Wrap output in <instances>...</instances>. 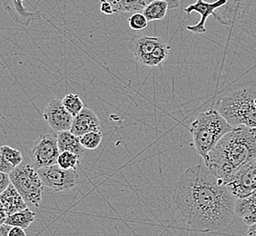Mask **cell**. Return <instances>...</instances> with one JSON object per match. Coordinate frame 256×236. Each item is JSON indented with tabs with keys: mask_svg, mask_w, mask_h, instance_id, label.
<instances>
[{
	"mask_svg": "<svg viewBox=\"0 0 256 236\" xmlns=\"http://www.w3.org/2000/svg\"><path fill=\"white\" fill-rule=\"evenodd\" d=\"M43 118L44 121L48 124L50 128L56 133L70 131L74 118L64 108L62 100L60 99H52L48 104L43 112Z\"/></svg>",
	"mask_w": 256,
	"mask_h": 236,
	"instance_id": "obj_10",
	"label": "cell"
},
{
	"mask_svg": "<svg viewBox=\"0 0 256 236\" xmlns=\"http://www.w3.org/2000/svg\"><path fill=\"white\" fill-rule=\"evenodd\" d=\"M100 10L101 12L104 14V15H112L114 14L113 6H111V4L108 2L106 0H100Z\"/></svg>",
	"mask_w": 256,
	"mask_h": 236,
	"instance_id": "obj_28",
	"label": "cell"
},
{
	"mask_svg": "<svg viewBox=\"0 0 256 236\" xmlns=\"http://www.w3.org/2000/svg\"><path fill=\"white\" fill-rule=\"evenodd\" d=\"M58 146L60 152H71L82 158L84 156V148L81 143L78 136H74L70 131L60 132L56 134Z\"/></svg>",
	"mask_w": 256,
	"mask_h": 236,
	"instance_id": "obj_16",
	"label": "cell"
},
{
	"mask_svg": "<svg viewBox=\"0 0 256 236\" xmlns=\"http://www.w3.org/2000/svg\"><path fill=\"white\" fill-rule=\"evenodd\" d=\"M10 184L11 182H10V174L0 172V194L5 191Z\"/></svg>",
	"mask_w": 256,
	"mask_h": 236,
	"instance_id": "obj_26",
	"label": "cell"
},
{
	"mask_svg": "<svg viewBox=\"0 0 256 236\" xmlns=\"http://www.w3.org/2000/svg\"><path fill=\"white\" fill-rule=\"evenodd\" d=\"M24 0H3L4 8L12 20L24 26H30L32 21L40 20L38 12L28 11L23 5Z\"/></svg>",
	"mask_w": 256,
	"mask_h": 236,
	"instance_id": "obj_14",
	"label": "cell"
},
{
	"mask_svg": "<svg viewBox=\"0 0 256 236\" xmlns=\"http://www.w3.org/2000/svg\"><path fill=\"white\" fill-rule=\"evenodd\" d=\"M168 3L169 8L171 10H176L180 6V0H166Z\"/></svg>",
	"mask_w": 256,
	"mask_h": 236,
	"instance_id": "obj_32",
	"label": "cell"
},
{
	"mask_svg": "<svg viewBox=\"0 0 256 236\" xmlns=\"http://www.w3.org/2000/svg\"><path fill=\"white\" fill-rule=\"evenodd\" d=\"M81 161L78 156L71 152H60L56 164L64 170H76V166Z\"/></svg>",
	"mask_w": 256,
	"mask_h": 236,
	"instance_id": "obj_22",
	"label": "cell"
},
{
	"mask_svg": "<svg viewBox=\"0 0 256 236\" xmlns=\"http://www.w3.org/2000/svg\"><path fill=\"white\" fill-rule=\"evenodd\" d=\"M134 58L138 64L156 68L168 59L171 46L158 36H136L129 43Z\"/></svg>",
	"mask_w": 256,
	"mask_h": 236,
	"instance_id": "obj_6",
	"label": "cell"
},
{
	"mask_svg": "<svg viewBox=\"0 0 256 236\" xmlns=\"http://www.w3.org/2000/svg\"><path fill=\"white\" fill-rule=\"evenodd\" d=\"M40 178L46 188L53 192L70 190L78 186L79 176L76 170H64L58 164L38 169Z\"/></svg>",
	"mask_w": 256,
	"mask_h": 236,
	"instance_id": "obj_8",
	"label": "cell"
},
{
	"mask_svg": "<svg viewBox=\"0 0 256 236\" xmlns=\"http://www.w3.org/2000/svg\"><path fill=\"white\" fill-rule=\"evenodd\" d=\"M234 128L216 109H207L197 116L189 130L196 151L204 161L216 144Z\"/></svg>",
	"mask_w": 256,
	"mask_h": 236,
	"instance_id": "obj_3",
	"label": "cell"
},
{
	"mask_svg": "<svg viewBox=\"0 0 256 236\" xmlns=\"http://www.w3.org/2000/svg\"><path fill=\"white\" fill-rule=\"evenodd\" d=\"M0 202L5 208L8 216L28 208L26 202L12 184L0 194Z\"/></svg>",
	"mask_w": 256,
	"mask_h": 236,
	"instance_id": "obj_15",
	"label": "cell"
},
{
	"mask_svg": "<svg viewBox=\"0 0 256 236\" xmlns=\"http://www.w3.org/2000/svg\"><path fill=\"white\" fill-rule=\"evenodd\" d=\"M10 178L28 206L40 207L44 186L38 170L31 164H21L14 168L10 172Z\"/></svg>",
	"mask_w": 256,
	"mask_h": 236,
	"instance_id": "obj_5",
	"label": "cell"
},
{
	"mask_svg": "<svg viewBox=\"0 0 256 236\" xmlns=\"http://www.w3.org/2000/svg\"><path fill=\"white\" fill-rule=\"evenodd\" d=\"M6 217H8V214L6 212L5 208H4L3 204L0 202V226L5 224Z\"/></svg>",
	"mask_w": 256,
	"mask_h": 236,
	"instance_id": "obj_30",
	"label": "cell"
},
{
	"mask_svg": "<svg viewBox=\"0 0 256 236\" xmlns=\"http://www.w3.org/2000/svg\"><path fill=\"white\" fill-rule=\"evenodd\" d=\"M214 2L217 0H206ZM254 0H226V4L214 12V18L224 26L234 25L246 15L251 8Z\"/></svg>",
	"mask_w": 256,
	"mask_h": 236,
	"instance_id": "obj_11",
	"label": "cell"
},
{
	"mask_svg": "<svg viewBox=\"0 0 256 236\" xmlns=\"http://www.w3.org/2000/svg\"><path fill=\"white\" fill-rule=\"evenodd\" d=\"M113 6L114 13L131 16L142 12L153 0H106Z\"/></svg>",
	"mask_w": 256,
	"mask_h": 236,
	"instance_id": "obj_17",
	"label": "cell"
},
{
	"mask_svg": "<svg viewBox=\"0 0 256 236\" xmlns=\"http://www.w3.org/2000/svg\"><path fill=\"white\" fill-rule=\"evenodd\" d=\"M56 136L43 134L34 141L30 152L32 166L36 170L56 164L60 156Z\"/></svg>",
	"mask_w": 256,
	"mask_h": 236,
	"instance_id": "obj_9",
	"label": "cell"
},
{
	"mask_svg": "<svg viewBox=\"0 0 256 236\" xmlns=\"http://www.w3.org/2000/svg\"><path fill=\"white\" fill-rule=\"evenodd\" d=\"M0 151L6 160V162H10L14 168L18 166L23 162L22 154L18 149L11 148L8 146H0Z\"/></svg>",
	"mask_w": 256,
	"mask_h": 236,
	"instance_id": "obj_23",
	"label": "cell"
},
{
	"mask_svg": "<svg viewBox=\"0 0 256 236\" xmlns=\"http://www.w3.org/2000/svg\"><path fill=\"white\" fill-rule=\"evenodd\" d=\"M226 4V0H217L214 2H207L206 0H196V3L191 4L184 8L186 13L190 15L192 12H196L201 15V18L196 25L188 26V31L194 34H201L206 32V23L210 16L214 15L218 8Z\"/></svg>",
	"mask_w": 256,
	"mask_h": 236,
	"instance_id": "obj_12",
	"label": "cell"
},
{
	"mask_svg": "<svg viewBox=\"0 0 256 236\" xmlns=\"http://www.w3.org/2000/svg\"><path fill=\"white\" fill-rule=\"evenodd\" d=\"M36 214L31 211L30 208H26L25 210L18 212L14 214H11L6 217V224H8L10 226L20 227L22 229H28L30 224L34 221Z\"/></svg>",
	"mask_w": 256,
	"mask_h": 236,
	"instance_id": "obj_19",
	"label": "cell"
},
{
	"mask_svg": "<svg viewBox=\"0 0 256 236\" xmlns=\"http://www.w3.org/2000/svg\"><path fill=\"white\" fill-rule=\"evenodd\" d=\"M62 103L64 108L73 116V118L76 114H78L84 108L82 99L80 98L78 94H66L62 100Z\"/></svg>",
	"mask_w": 256,
	"mask_h": 236,
	"instance_id": "obj_21",
	"label": "cell"
},
{
	"mask_svg": "<svg viewBox=\"0 0 256 236\" xmlns=\"http://www.w3.org/2000/svg\"><path fill=\"white\" fill-rule=\"evenodd\" d=\"M128 25L131 30H134V31H140L148 26V21L142 12H138V13H134L133 15L129 16Z\"/></svg>",
	"mask_w": 256,
	"mask_h": 236,
	"instance_id": "obj_25",
	"label": "cell"
},
{
	"mask_svg": "<svg viewBox=\"0 0 256 236\" xmlns=\"http://www.w3.org/2000/svg\"><path fill=\"white\" fill-rule=\"evenodd\" d=\"M101 122L93 110L84 109L73 118L70 132L76 136H82L86 134L100 131Z\"/></svg>",
	"mask_w": 256,
	"mask_h": 236,
	"instance_id": "obj_13",
	"label": "cell"
},
{
	"mask_svg": "<svg viewBox=\"0 0 256 236\" xmlns=\"http://www.w3.org/2000/svg\"><path fill=\"white\" fill-rule=\"evenodd\" d=\"M216 110L234 128H256V89L246 88L227 94L218 101Z\"/></svg>",
	"mask_w": 256,
	"mask_h": 236,
	"instance_id": "obj_4",
	"label": "cell"
},
{
	"mask_svg": "<svg viewBox=\"0 0 256 236\" xmlns=\"http://www.w3.org/2000/svg\"><path fill=\"white\" fill-rule=\"evenodd\" d=\"M172 200L178 220L194 231L226 228L236 214V199L204 162L182 172L174 188Z\"/></svg>",
	"mask_w": 256,
	"mask_h": 236,
	"instance_id": "obj_1",
	"label": "cell"
},
{
	"mask_svg": "<svg viewBox=\"0 0 256 236\" xmlns=\"http://www.w3.org/2000/svg\"><path fill=\"white\" fill-rule=\"evenodd\" d=\"M13 169H14V168L10 164V162H6V160L4 158L3 154H1V151H0V172L10 174V172Z\"/></svg>",
	"mask_w": 256,
	"mask_h": 236,
	"instance_id": "obj_27",
	"label": "cell"
},
{
	"mask_svg": "<svg viewBox=\"0 0 256 236\" xmlns=\"http://www.w3.org/2000/svg\"><path fill=\"white\" fill-rule=\"evenodd\" d=\"M256 158V128L238 126L216 144L204 161L224 186L238 168Z\"/></svg>",
	"mask_w": 256,
	"mask_h": 236,
	"instance_id": "obj_2",
	"label": "cell"
},
{
	"mask_svg": "<svg viewBox=\"0 0 256 236\" xmlns=\"http://www.w3.org/2000/svg\"><path fill=\"white\" fill-rule=\"evenodd\" d=\"M226 186L236 199H244L256 190V158L236 169Z\"/></svg>",
	"mask_w": 256,
	"mask_h": 236,
	"instance_id": "obj_7",
	"label": "cell"
},
{
	"mask_svg": "<svg viewBox=\"0 0 256 236\" xmlns=\"http://www.w3.org/2000/svg\"><path fill=\"white\" fill-rule=\"evenodd\" d=\"M254 211H256V190L246 198L236 199L234 206V214L241 218Z\"/></svg>",
	"mask_w": 256,
	"mask_h": 236,
	"instance_id": "obj_20",
	"label": "cell"
},
{
	"mask_svg": "<svg viewBox=\"0 0 256 236\" xmlns=\"http://www.w3.org/2000/svg\"><path fill=\"white\" fill-rule=\"evenodd\" d=\"M247 236H256V224H251L247 229Z\"/></svg>",
	"mask_w": 256,
	"mask_h": 236,
	"instance_id": "obj_33",
	"label": "cell"
},
{
	"mask_svg": "<svg viewBox=\"0 0 256 236\" xmlns=\"http://www.w3.org/2000/svg\"><path fill=\"white\" fill-rule=\"evenodd\" d=\"M103 134L101 131L96 132H91V133L86 134L84 136H80V143L84 146V149L88 150H94L98 148L102 142Z\"/></svg>",
	"mask_w": 256,
	"mask_h": 236,
	"instance_id": "obj_24",
	"label": "cell"
},
{
	"mask_svg": "<svg viewBox=\"0 0 256 236\" xmlns=\"http://www.w3.org/2000/svg\"><path fill=\"white\" fill-rule=\"evenodd\" d=\"M11 228L12 226H10L8 224H3L2 226H0V234L2 236H8Z\"/></svg>",
	"mask_w": 256,
	"mask_h": 236,
	"instance_id": "obj_31",
	"label": "cell"
},
{
	"mask_svg": "<svg viewBox=\"0 0 256 236\" xmlns=\"http://www.w3.org/2000/svg\"><path fill=\"white\" fill-rule=\"evenodd\" d=\"M169 6L166 0H153L144 8L142 13L149 21H158L166 18Z\"/></svg>",
	"mask_w": 256,
	"mask_h": 236,
	"instance_id": "obj_18",
	"label": "cell"
},
{
	"mask_svg": "<svg viewBox=\"0 0 256 236\" xmlns=\"http://www.w3.org/2000/svg\"><path fill=\"white\" fill-rule=\"evenodd\" d=\"M8 236H26L25 230L20 227L12 226Z\"/></svg>",
	"mask_w": 256,
	"mask_h": 236,
	"instance_id": "obj_29",
	"label": "cell"
}]
</instances>
